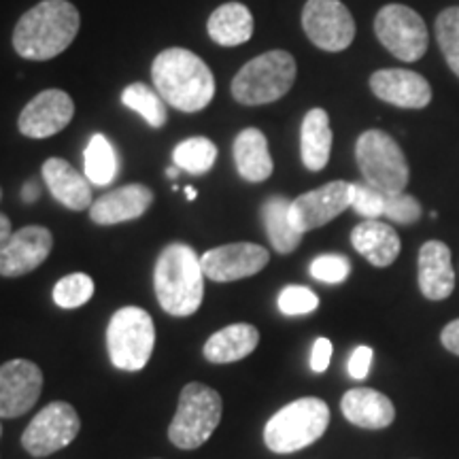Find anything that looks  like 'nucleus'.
Listing matches in <instances>:
<instances>
[{
	"mask_svg": "<svg viewBox=\"0 0 459 459\" xmlns=\"http://www.w3.org/2000/svg\"><path fill=\"white\" fill-rule=\"evenodd\" d=\"M455 273L451 249L440 240H428L419 249V290L428 300H445L453 294Z\"/></svg>",
	"mask_w": 459,
	"mask_h": 459,
	"instance_id": "6ab92c4d",
	"label": "nucleus"
},
{
	"mask_svg": "<svg viewBox=\"0 0 459 459\" xmlns=\"http://www.w3.org/2000/svg\"><path fill=\"white\" fill-rule=\"evenodd\" d=\"M351 243L359 255H364L372 266L387 268L400 255V237L387 223L378 220H366L355 226Z\"/></svg>",
	"mask_w": 459,
	"mask_h": 459,
	"instance_id": "4be33fe9",
	"label": "nucleus"
},
{
	"mask_svg": "<svg viewBox=\"0 0 459 459\" xmlns=\"http://www.w3.org/2000/svg\"><path fill=\"white\" fill-rule=\"evenodd\" d=\"M319 307V298L315 291L302 285H290L279 294V311L287 317L308 315Z\"/></svg>",
	"mask_w": 459,
	"mask_h": 459,
	"instance_id": "72a5a7b5",
	"label": "nucleus"
},
{
	"mask_svg": "<svg viewBox=\"0 0 459 459\" xmlns=\"http://www.w3.org/2000/svg\"><path fill=\"white\" fill-rule=\"evenodd\" d=\"M54 237L43 226H26L0 243V277H22L48 260Z\"/></svg>",
	"mask_w": 459,
	"mask_h": 459,
	"instance_id": "2eb2a0df",
	"label": "nucleus"
},
{
	"mask_svg": "<svg viewBox=\"0 0 459 459\" xmlns=\"http://www.w3.org/2000/svg\"><path fill=\"white\" fill-rule=\"evenodd\" d=\"M82 421L68 402H51L39 411L22 434V446L34 457H45L65 449L77 438Z\"/></svg>",
	"mask_w": 459,
	"mask_h": 459,
	"instance_id": "9d476101",
	"label": "nucleus"
},
{
	"mask_svg": "<svg viewBox=\"0 0 459 459\" xmlns=\"http://www.w3.org/2000/svg\"><path fill=\"white\" fill-rule=\"evenodd\" d=\"M11 237V221L7 215L0 213V243H3L4 238Z\"/></svg>",
	"mask_w": 459,
	"mask_h": 459,
	"instance_id": "a19ab883",
	"label": "nucleus"
},
{
	"mask_svg": "<svg viewBox=\"0 0 459 459\" xmlns=\"http://www.w3.org/2000/svg\"><path fill=\"white\" fill-rule=\"evenodd\" d=\"M349 206H351V183L330 181L291 200L290 217L298 232L304 234L330 223Z\"/></svg>",
	"mask_w": 459,
	"mask_h": 459,
	"instance_id": "f8f14e48",
	"label": "nucleus"
},
{
	"mask_svg": "<svg viewBox=\"0 0 459 459\" xmlns=\"http://www.w3.org/2000/svg\"><path fill=\"white\" fill-rule=\"evenodd\" d=\"M83 164H85V177L91 186H108L117 177V152L108 143L105 134H94L85 147L83 153Z\"/></svg>",
	"mask_w": 459,
	"mask_h": 459,
	"instance_id": "cd10ccee",
	"label": "nucleus"
},
{
	"mask_svg": "<svg viewBox=\"0 0 459 459\" xmlns=\"http://www.w3.org/2000/svg\"><path fill=\"white\" fill-rule=\"evenodd\" d=\"M330 359H332V342L328 338H317L311 351V370L321 375V372L328 370Z\"/></svg>",
	"mask_w": 459,
	"mask_h": 459,
	"instance_id": "4c0bfd02",
	"label": "nucleus"
},
{
	"mask_svg": "<svg viewBox=\"0 0 459 459\" xmlns=\"http://www.w3.org/2000/svg\"><path fill=\"white\" fill-rule=\"evenodd\" d=\"M302 162L308 170H324L330 162L332 128L330 117L324 108H311L302 119L300 128Z\"/></svg>",
	"mask_w": 459,
	"mask_h": 459,
	"instance_id": "a878e982",
	"label": "nucleus"
},
{
	"mask_svg": "<svg viewBox=\"0 0 459 459\" xmlns=\"http://www.w3.org/2000/svg\"><path fill=\"white\" fill-rule=\"evenodd\" d=\"M290 200L283 196H271L262 206V220L266 228L268 238L274 251L279 254H291L302 243V234L298 232L290 217Z\"/></svg>",
	"mask_w": 459,
	"mask_h": 459,
	"instance_id": "bb28decb",
	"label": "nucleus"
},
{
	"mask_svg": "<svg viewBox=\"0 0 459 459\" xmlns=\"http://www.w3.org/2000/svg\"><path fill=\"white\" fill-rule=\"evenodd\" d=\"M0 436H3V426H0Z\"/></svg>",
	"mask_w": 459,
	"mask_h": 459,
	"instance_id": "c03bdc74",
	"label": "nucleus"
},
{
	"mask_svg": "<svg viewBox=\"0 0 459 459\" xmlns=\"http://www.w3.org/2000/svg\"><path fill=\"white\" fill-rule=\"evenodd\" d=\"M22 198H24L26 203H34V200L39 198V187L34 186V183H26L24 189H22Z\"/></svg>",
	"mask_w": 459,
	"mask_h": 459,
	"instance_id": "ea45409f",
	"label": "nucleus"
},
{
	"mask_svg": "<svg viewBox=\"0 0 459 459\" xmlns=\"http://www.w3.org/2000/svg\"><path fill=\"white\" fill-rule=\"evenodd\" d=\"M296 82V60L283 49L254 57L232 79V96L240 105L260 107L283 99Z\"/></svg>",
	"mask_w": 459,
	"mask_h": 459,
	"instance_id": "39448f33",
	"label": "nucleus"
},
{
	"mask_svg": "<svg viewBox=\"0 0 459 459\" xmlns=\"http://www.w3.org/2000/svg\"><path fill=\"white\" fill-rule=\"evenodd\" d=\"M436 39L446 65L459 77V7H449L436 17Z\"/></svg>",
	"mask_w": 459,
	"mask_h": 459,
	"instance_id": "7c9ffc66",
	"label": "nucleus"
},
{
	"mask_svg": "<svg viewBox=\"0 0 459 459\" xmlns=\"http://www.w3.org/2000/svg\"><path fill=\"white\" fill-rule=\"evenodd\" d=\"M94 296V281L83 273H73L54 287V302L60 308H79Z\"/></svg>",
	"mask_w": 459,
	"mask_h": 459,
	"instance_id": "2f4dec72",
	"label": "nucleus"
},
{
	"mask_svg": "<svg viewBox=\"0 0 459 459\" xmlns=\"http://www.w3.org/2000/svg\"><path fill=\"white\" fill-rule=\"evenodd\" d=\"M204 273L192 247L172 243L160 254L153 271V290L160 307L172 317H189L204 296Z\"/></svg>",
	"mask_w": 459,
	"mask_h": 459,
	"instance_id": "7ed1b4c3",
	"label": "nucleus"
},
{
	"mask_svg": "<svg viewBox=\"0 0 459 459\" xmlns=\"http://www.w3.org/2000/svg\"><path fill=\"white\" fill-rule=\"evenodd\" d=\"M156 344L152 315L139 307H124L113 315L107 328V349L113 366L126 372L145 368Z\"/></svg>",
	"mask_w": 459,
	"mask_h": 459,
	"instance_id": "0eeeda50",
	"label": "nucleus"
},
{
	"mask_svg": "<svg viewBox=\"0 0 459 459\" xmlns=\"http://www.w3.org/2000/svg\"><path fill=\"white\" fill-rule=\"evenodd\" d=\"M370 90L377 99L400 108H423L432 100V88L426 79L404 68L377 71L370 77Z\"/></svg>",
	"mask_w": 459,
	"mask_h": 459,
	"instance_id": "f3484780",
	"label": "nucleus"
},
{
	"mask_svg": "<svg viewBox=\"0 0 459 459\" xmlns=\"http://www.w3.org/2000/svg\"><path fill=\"white\" fill-rule=\"evenodd\" d=\"M349 273H351V262L344 255L328 254L315 257L311 262V277L321 281V283L338 285L349 277Z\"/></svg>",
	"mask_w": 459,
	"mask_h": 459,
	"instance_id": "f704fd0d",
	"label": "nucleus"
},
{
	"mask_svg": "<svg viewBox=\"0 0 459 459\" xmlns=\"http://www.w3.org/2000/svg\"><path fill=\"white\" fill-rule=\"evenodd\" d=\"M186 196H187V200H194V198H196L198 196V194H196V189H194V187H186Z\"/></svg>",
	"mask_w": 459,
	"mask_h": 459,
	"instance_id": "79ce46f5",
	"label": "nucleus"
},
{
	"mask_svg": "<svg viewBox=\"0 0 459 459\" xmlns=\"http://www.w3.org/2000/svg\"><path fill=\"white\" fill-rule=\"evenodd\" d=\"M166 175H169L170 179H175V177L179 175V169H169V170H166Z\"/></svg>",
	"mask_w": 459,
	"mask_h": 459,
	"instance_id": "37998d69",
	"label": "nucleus"
},
{
	"mask_svg": "<svg viewBox=\"0 0 459 459\" xmlns=\"http://www.w3.org/2000/svg\"><path fill=\"white\" fill-rule=\"evenodd\" d=\"M341 411L349 423L364 429H383L392 426L395 419L394 402L385 394L368 387L349 389L342 395Z\"/></svg>",
	"mask_w": 459,
	"mask_h": 459,
	"instance_id": "412c9836",
	"label": "nucleus"
},
{
	"mask_svg": "<svg viewBox=\"0 0 459 459\" xmlns=\"http://www.w3.org/2000/svg\"><path fill=\"white\" fill-rule=\"evenodd\" d=\"M177 169L189 172V175H204L213 169L217 160V147L213 141L204 136H192L175 147L172 153Z\"/></svg>",
	"mask_w": 459,
	"mask_h": 459,
	"instance_id": "c756f323",
	"label": "nucleus"
},
{
	"mask_svg": "<svg viewBox=\"0 0 459 459\" xmlns=\"http://www.w3.org/2000/svg\"><path fill=\"white\" fill-rule=\"evenodd\" d=\"M234 162L238 175L249 183H262L271 179L274 164L266 134L257 128H247L234 141Z\"/></svg>",
	"mask_w": 459,
	"mask_h": 459,
	"instance_id": "5701e85b",
	"label": "nucleus"
},
{
	"mask_svg": "<svg viewBox=\"0 0 459 459\" xmlns=\"http://www.w3.org/2000/svg\"><path fill=\"white\" fill-rule=\"evenodd\" d=\"M82 17L68 0H43L26 11L13 30V48L26 60H51L77 37Z\"/></svg>",
	"mask_w": 459,
	"mask_h": 459,
	"instance_id": "f03ea898",
	"label": "nucleus"
},
{
	"mask_svg": "<svg viewBox=\"0 0 459 459\" xmlns=\"http://www.w3.org/2000/svg\"><path fill=\"white\" fill-rule=\"evenodd\" d=\"M372 358H375V351H372L370 347H366V344H359V347L351 353V358H349V375H351L355 381H361V378L368 377Z\"/></svg>",
	"mask_w": 459,
	"mask_h": 459,
	"instance_id": "e433bc0d",
	"label": "nucleus"
},
{
	"mask_svg": "<svg viewBox=\"0 0 459 459\" xmlns=\"http://www.w3.org/2000/svg\"><path fill=\"white\" fill-rule=\"evenodd\" d=\"M355 160L364 183L381 189L383 194H400L409 186V162L387 132L366 130L355 143Z\"/></svg>",
	"mask_w": 459,
	"mask_h": 459,
	"instance_id": "6e6552de",
	"label": "nucleus"
},
{
	"mask_svg": "<svg viewBox=\"0 0 459 459\" xmlns=\"http://www.w3.org/2000/svg\"><path fill=\"white\" fill-rule=\"evenodd\" d=\"M122 102L134 113H139L152 128H164L169 122L164 99L158 94V90H152L145 83H132L124 90Z\"/></svg>",
	"mask_w": 459,
	"mask_h": 459,
	"instance_id": "c85d7f7f",
	"label": "nucleus"
},
{
	"mask_svg": "<svg viewBox=\"0 0 459 459\" xmlns=\"http://www.w3.org/2000/svg\"><path fill=\"white\" fill-rule=\"evenodd\" d=\"M43 179L45 186L49 187L51 196L62 206H66V209L85 211L94 203L88 177L82 175L77 169H73L66 160L49 158L43 164Z\"/></svg>",
	"mask_w": 459,
	"mask_h": 459,
	"instance_id": "aec40b11",
	"label": "nucleus"
},
{
	"mask_svg": "<svg viewBox=\"0 0 459 459\" xmlns=\"http://www.w3.org/2000/svg\"><path fill=\"white\" fill-rule=\"evenodd\" d=\"M351 209L364 220H378L385 209V194L368 183H351Z\"/></svg>",
	"mask_w": 459,
	"mask_h": 459,
	"instance_id": "473e14b6",
	"label": "nucleus"
},
{
	"mask_svg": "<svg viewBox=\"0 0 459 459\" xmlns=\"http://www.w3.org/2000/svg\"><path fill=\"white\" fill-rule=\"evenodd\" d=\"M152 79L164 102L183 113H198L215 96V77L203 57L183 48H170L158 54L152 66Z\"/></svg>",
	"mask_w": 459,
	"mask_h": 459,
	"instance_id": "f257e3e1",
	"label": "nucleus"
},
{
	"mask_svg": "<svg viewBox=\"0 0 459 459\" xmlns=\"http://www.w3.org/2000/svg\"><path fill=\"white\" fill-rule=\"evenodd\" d=\"M206 30L221 48H237L254 37V15L245 4L226 3L211 13Z\"/></svg>",
	"mask_w": 459,
	"mask_h": 459,
	"instance_id": "393cba45",
	"label": "nucleus"
},
{
	"mask_svg": "<svg viewBox=\"0 0 459 459\" xmlns=\"http://www.w3.org/2000/svg\"><path fill=\"white\" fill-rule=\"evenodd\" d=\"M383 217H387L389 221L402 223V226H409V223H415L421 217V204H419L415 196H411L406 192L385 194Z\"/></svg>",
	"mask_w": 459,
	"mask_h": 459,
	"instance_id": "c9c22d12",
	"label": "nucleus"
},
{
	"mask_svg": "<svg viewBox=\"0 0 459 459\" xmlns=\"http://www.w3.org/2000/svg\"><path fill=\"white\" fill-rule=\"evenodd\" d=\"M268 260H271V254L260 245L232 243L209 249L200 257V264H203L204 277L217 283H230V281L254 277L266 268Z\"/></svg>",
	"mask_w": 459,
	"mask_h": 459,
	"instance_id": "ddd939ff",
	"label": "nucleus"
},
{
	"mask_svg": "<svg viewBox=\"0 0 459 459\" xmlns=\"http://www.w3.org/2000/svg\"><path fill=\"white\" fill-rule=\"evenodd\" d=\"M375 32L383 48L402 62H417L426 56L429 45L426 22L406 4H385L378 11Z\"/></svg>",
	"mask_w": 459,
	"mask_h": 459,
	"instance_id": "1a4fd4ad",
	"label": "nucleus"
},
{
	"mask_svg": "<svg viewBox=\"0 0 459 459\" xmlns=\"http://www.w3.org/2000/svg\"><path fill=\"white\" fill-rule=\"evenodd\" d=\"M330 426V409L319 398H300L268 419L264 443L273 453H296L319 440Z\"/></svg>",
	"mask_w": 459,
	"mask_h": 459,
	"instance_id": "20e7f679",
	"label": "nucleus"
},
{
	"mask_svg": "<svg viewBox=\"0 0 459 459\" xmlns=\"http://www.w3.org/2000/svg\"><path fill=\"white\" fill-rule=\"evenodd\" d=\"M221 395L203 383L183 387L179 406L169 428L170 443L179 449L192 451L203 446L221 421Z\"/></svg>",
	"mask_w": 459,
	"mask_h": 459,
	"instance_id": "423d86ee",
	"label": "nucleus"
},
{
	"mask_svg": "<svg viewBox=\"0 0 459 459\" xmlns=\"http://www.w3.org/2000/svg\"><path fill=\"white\" fill-rule=\"evenodd\" d=\"M440 341H443L446 351L459 355V319L445 325L443 334H440Z\"/></svg>",
	"mask_w": 459,
	"mask_h": 459,
	"instance_id": "58836bf2",
	"label": "nucleus"
},
{
	"mask_svg": "<svg viewBox=\"0 0 459 459\" xmlns=\"http://www.w3.org/2000/svg\"><path fill=\"white\" fill-rule=\"evenodd\" d=\"M260 342V332L251 324H232L228 328L215 332L204 342V358L213 364H232L255 351Z\"/></svg>",
	"mask_w": 459,
	"mask_h": 459,
	"instance_id": "b1692460",
	"label": "nucleus"
},
{
	"mask_svg": "<svg viewBox=\"0 0 459 459\" xmlns=\"http://www.w3.org/2000/svg\"><path fill=\"white\" fill-rule=\"evenodd\" d=\"M43 389V372L28 359H11L0 366V417L24 415L37 404Z\"/></svg>",
	"mask_w": 459,
	"mask_h": 459,
	"instance_id": "4468645a",
	"label": "nucleus"
},
{
	"mask_svg": "<svg viewBox=\"0 0 459 459\" xmlns=\"http://www.w3.org/2000/svg\"><path fill=\"white\" fill-rule=\"evenodd\" d=\"M152 203V189L141 183H130V186H122L94 200L90 206V217L99 226H115V223L139 220L141 215L147 213Z\"/></svg>",
	"mask_w": 459,
	"mask_h": 459,
	"instance_id": "a211bd4d",
	"label": "nucleus"
},
{
	"mask_svg": "<svg viewBox=\"0 0 459 459\" xmlns=\"http://www.w3.org/2000/svg\"><path fill=\"white\" fill-rule=\"evenodd\" d=\"M74 102L66 91L45 90L24 107L17 119V128L28 139H49L71 124Z\"/></svg>",
	"mask_w": 459,
	"mask_h": 459,
	"instance_id": "dca6fc26",
	"label": "nucleus"
},
{
	"mask_svg": "<svg viewBox=\"0 0 459 459\" xmlns=\"http://www.w3.org/2000/svg\"><path fill=\"white\" fill-rule=\"evenodd\" d=\"M302 28L315 48L342 51L353 43L355 22L341 0H308L302 9Z\"/></svg>",
	"mask_w": 459,
	"mask_h": 459,
	"instance_id": "9b49d317",
	"label": "nucleus"
}]
</instances>
